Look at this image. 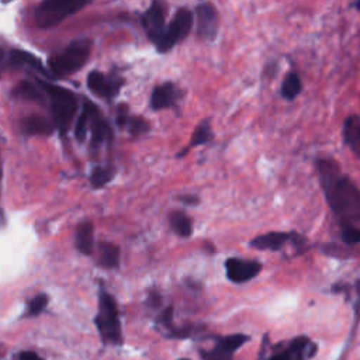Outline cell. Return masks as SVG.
Masks as SVG:
<instances>
[{
  "instance_id": "obj_1",
  "label": "cell",
  "mask_w": 360,
  "mask_h": 360,
  "mask_svg": "<svg viewBox=\"0 0 360 360\" xmlns=\"http://www.w3.org/2000/svg\"><path fill=\"white\" fill-rule=\"evenodd\" d=\"M315 167L326 204L339 225L360 226V187L330 156L316 158Z\"/></svg>"
},
{
  "instance_id": "obj_34",
  "label": "cell",
  "mask_w": 360,
  "mask_h": 360,
  "mask_svg": "<svg viewBox=\"0 0 360 360\" xmlns=\"http://www.w3.org/2000/svg\"><path fill=\"white\" fill-rule=\"evenodd\" d=\"M6 224V217H4V211L3 208L0 207V226H3Z\"/></svg>"
},
{
  "instance_id": "obj_16",
  "label": "cell",
  "mask_w": 360,
  "mask_h": 360,
  "mask_svg": "<svg viewBox=\"0 0 360 360\" xmlns=\"http://www.w3.org/2000/svg\"><path fill=\"white\" fill-rule=\"evenodd\" d=\"M179 89L172 83L166 82L153 89L150 96V107L153 110H163L173 107L179 100Z\"/></svg>"
},
{
  "instance_id": "obj_36",
  "label": "cell",
  "mask_w": 360,
  "mask_h": 360,
  "mask_svg": "<svg viewBox=\"0 0 360 360\" xmlns=\"http://www.w3.org/2000/svg\"><path fill=\"white\" fill-rule=\"evenodd\" d=\"M350 7L356 8V10L360 13V0H359V1H354V3H352V4H350Z\"/></svg>"
},
{
  "instance_id": "obj_13",
  "label": "cell",
  "mask_w": 360,
  "mask_h": 360,
  "mask_svg": "<svg viewBox=\"0 0 360 360\" xmlns=\"http://www.w3.org/2000/svg\"><path fill=\"white\" fill-rule=\"evenodd\" d=\"M121 84H122V80L120 77H110L97 70L90 72L87 76V87L90 89L91 93L100 97H105V98L114 97L115 94H118Z\"/></svg>"
},
{
  "instance_id": "obj_12",
  "label": "cell",
  "mask_w": 360,
  "mask_h": 360,
  "mask_svg": "<svg viewBox=\"0 0 360 360\" xmlns=\"http://www.w3.org/2000/svg\"><path fill=\"white\" fill-rule=\"evenodd\" d=\"M165 6L160 1H153L148 10L141 15V22L148 34V37L156 44L166 31L165 24Z\"/></svg>"
},
{
  "instance_id": "obj_28",
  "label": "cell",
  "mask_w": 360,
  "mask_h": 360,
  "mask_svg": "<svg viewBox=\"0 0 360 360\" xmlns=\"http://www.w3.org/2000/svg\"><path fill=\"white\" fill-rule=\"evenodd\" d=\"M340 239L347 246L360 243V226L340 225Z\"/></svg>"
},
{
  "instance_id": "obj_31",
  "label": "cell",
  "mask_w": 360,
  "mask_h": 360,
  "mask_svg": "<svg viewBox=\"0 0 360 360\" xmlns=\"http://www.w3.org/2000/svg\"><path fill=\"white\" fill-rule=\"evenodd\" d=\"M129 118H128V105L127 104H121L118 105L117 110V125L118 127H124L125 124H128Z\"/></svg>"
},
{
  "instance_id": "obj_6",
  "label": "cell",
  "mask_w": 360,
  "mask_h": 360,
  "mask_svg": "<svg viewBox=\"0 0 360 360\" xmlns=\"http://www.w3.org/2000/svg\"><path fill=\"white\" fill-rule=\"evenodd\" d=\"M87 4L83 0H45L35 8L34 20L39 28H51Z\"/></svg>"
},
{
  "instance_id": "obj_9",
  "label": "cell",
  "mask_w": 360,
  "mask_h": 360,
  "mask_svg": "<svg viewBox=\"0 0 360 360\" xmlns=\"http://www.w3.org/2000/svg\"><path fill=\"white\" fill-rule=\"evenodd\" d=\"M249 340L250 338L245 333L215 336L214 346L211 349H201L200 354L202 360H233V353Z\"/></svg>"
},
{
  "instance_id": "obj_35",
  "label": "cell",
  "mask_w": 360,
  "mask_h": 360,
  "mask_svg": "<svg viewBox=\"0 0 360 360\" xmlns=\"http://www.w3.org/2000/svg\"><path fill=\"white\" fill-rule=\"evenodd\" d=\"M354 290H356V292H357L359 297H360V278L356 280V283H354Z\"/></svg>"
},
{
  "instance_id": "obj_18",
  "label": "cell",
  "mask_w": 360,
  "mask_h": 360,
  "mask_svg": "<svg viewBox=\"0 0 360 360\" xmlns=\"http://www.w3.org/2000/svg\"><path fill=\"white\" fill-rule=\"evenodd\" d=\"M10 62L13 65H17V66H27L30 69H34V70L39 72L41 75H44L46 77H52L51 72L41 63V60L37 59L30 52H25V51H21V49H13L10 52Z\"/></svg>"
},
{
  "instance_id": "obj_20",
  "label": "cell",
  "mask_w": 360,
  "mask_h": 360,
  "mask_svg": "<svg viewBox=\"0 0 360 360\" xmlns=\"http://www.w3.org/2000/svg\"><path fill=\"white\" fill-rule=\"evenodd\" d=\"M21 131L25 135H48L53 131V125L49 120L39 115H30L21 121Z\"/></svg>"
},
{
  "instance_id": "obj_19",
  "label": "cell",
  "mask_w": 360,
  "mask_h": 360,
  "mask_svg": "<svg viewBox=\"0 0 360 360\" xmlns=\"http://www.w3.org/2000/svg\"><path fill=\"white\" fill-rule=\"evenodd\" d=\"M76 249L83 255H91L94 250V229L90 222H82L76 229Z\"/></svg>"
},
{
  "instance_id": "obj_32",
  "label": "cell",
  "mask_w": 360,
  "mask_h": 360,
  "mask_svg": "<svg viewBox=\"0 0 360 360\" xmlns=\"http://www.w3.org/2000/svg\"><path fill=\"white\" fill-rule=\"evenodd\" d=\"M180 200H181L184 204H187V205H195V204H198V197H197V195H183V197H180Z\"/></svg>"
},
{
  "instance_id": "obj_37",
  "label": "cell",
  "mask_w": 360,
  "mask_h": 360,
  "mask_svg": "<svg viewBox=\"0 0 360 360\" xmlns=\"http://www.w3.org/2000/svg\"><path fill=\"white\" fill-rule=\"evenodd\" d=\"M179 360H188V359H179Z\"/></svg>"
},
{
  "instance_id": "obj_26",
  "label": "cell",
  "mask_w": 360,
  "mask_h": 360,
  "mask_svg": "<svg viewBox=\"0 0 360 360\" xmlns=\"http://www.w3.org/2000/svg\"><path fill=\"white\" fill-rule=\"evenodd\" d=\"M114 176V170L110 167H94L91 174H90V183L93 187L100 188L103 186H105L107 183H110V180Z\"/></svg>"
},
{
  "instance_id": "obj_3",
  "label": "cell",
  "mask_w": 360,
  "mask_h": 360,
  "mask_svg": "<svg viewBox=\"0 0 360 360\" xmlns=\"http://www.w3.org/2000/svg\"><path fill=\"white\" fill-rule=\"evenodd\" d=\"M96 328L104 345H122V328L115 300L110 292L101 290L98 294V309L94 318Z\"/></svg>"
},
{
  "instance_id": "obj_8",
  "label": "cell",
  "mask_w": 360,
  "mask_h": 360,
  "mask_svg": "<svg viewBox=\"0 0 360 360\" xmlns=\"http://www.w3.org/2000/svg\"><path fill=\"white\" fill-rule=\"evenodd\" d=\"M193 21H194L193 11H190L187 7H181L176 13V15L170 21V24L166 27L163 37L155 44L156 49L159 52H167L177 42L183 41L191 31Z\"/></svg>"
},
{
  "instance_id": "obj_33",
  "label": "cell",
  "mask_w": 360,
  "mask_h": 360,
  "mask_svg": "<svg viewBox=\"0 0 360 360\" xmlns=\"http://www.w3.org/2000/svg\"><path fill=\"white\" fill-rule=\"evenodd\" d=\"M4 59H6V52H4V49L0 46V69H1L3 63H4Z\"/></svg>"
},
{
  "instance_id": "obj_10",
  "label": "cell",
  "mask_w": 360,
  "mask_h": 360,
  "mask_svg": "<svg viewBox=\"0 0 360 360\" xmlns=\"http://www.w3.org/2000/svg\"><path fill=\"white\" fill-rule=\"evenodd\" d=\"M224 266L226 278L235 284L248 283L257 277L263 270L262 262L245 257H228Z\"/></svg>"
},
{
  "instance_id": "obj_7",
  "label": "cell",
  "mask_w": 360,
  "mask_h": 360,
  "mask_svg": "<svg viewBox=\"0 0 360 360\" xmlns=\"http://www.w3.org/2000/svg\"><path fill=\"white\" fill-rule=\"evenodd\" d=\"M318 343L305 335L276 343L267 360H311L316 356Z\"/></svg>"
},
{
  "instance_id": "obj_23",
  "label": "cell",
  "mask_w": 360,
  "mask_h": 360,
  "mask_svg": "<svg viewBox=\"0 0 360 360\" xmlns=\"http://www.w3.org/2000/svg\"><path fill=\"white\" fill-rule=\"evenodd\" d=\"M172 229L183 236V238H188L193 233V222L190 219L188 215H186L183 211H174L170 214L169 217Z\"/></svg>"
},
{
  "instance_id": "obj_29",
  "label": "cell",
  "mask_w": 360,
  "mask_h": 360,
  "mask_svg": "<svg viewBox=\"0 0 360 360\" xmlns=\"http://www.w3.org/2000/svg\"><path fill=\"white\" fill-rule=\"evenodd\" d=\"M127 125H128L129 134L134 135V136L142 135V134L148 132L149 128H150L149 122L145 118H142V117H132V118H129Z\"/></svg>"
},
{
  "instance_id": "obj_2",
  "label": "cell",
  "mask_w": 360,
  "mask_h": 360,
  "mask_svg": "<svg viewBox=\"0 0 360 360\" xmlns=\"http://www.w3.org/2000/svg\"><path fill=\"white\" fill-rule=\"evenodd\" d=\"M38 86L49 98V107L53 118V124L60 134H65L75 117L77 101L72 91L65 87L52 84L44 79H38Z\"/></svg>"
},
{
  "instance_id": "obj_14",
  "label": "cell",
  "mask_w": 360,
  "mask_h": 360,
  "mask_svg": "<svg viewBox=\"0 0 360 360\" xmlns=\"http://www.w3.org/2000/svg\"><path fill=\"white\" fill-rule=\"evenodd\" d=\"M90 115V131H91V146H98L104 141H110L112 138V131L110 124L101 117L100 110L90 103L89 100H84L83 104Z\"/></svg>"
},
{
  "instance_id": "obj_25",
  "label": "cell",
  "mask_w": 360,
  "mask_h": 360,
  "mask_svg": "<svg viewBox=\"0 0 360 360\" xmlns=\"http://www.w3.org/2000/svg\"><path fill=\"white\" fill-rule=\"evenodd\" d=\"M49 302V297L44 292L41 294H37L34 298L30 300V302L27 304V309H25V314L24 316H28V318H32V316H37L39 314L44 312V309L46 308Z\"/></svg>"
},
{
  "instance_id": "obj_24",
  "label": "cell",
  "mask_w": 360,
  "mask_h": 360,
  "mask_svg": "<svg viewBox=\"0 0 360 360\" xmlns=\"http://www.w3.org/2000/svg\"><path fill=\"white\" fill-rule=\"evenodd\" d=\"M13 96L14 97H18V98H24V100H34V101H42L44 97H42V90L32 84L31 82L28 80H22L20 82L14 89H13Z\"/></svg>"
},
{
  "instance_id": "obj_5",
  "label": "cell",
  "mask_w": 360,
  "mask_h": 360,
  "mask_svg": "<svg viewBox=\"0 0 360 360\" xmlns=\"http://www.w3.org/2000/svg\"><path fill=\"white\" fill-rule=\"evenodd\" d=\"M249 246L256 250L269 252H281L290 246L294 250V256L302 255L309 248L305 235L295 231H270L250 239Z\"/></svg>"
},
{
  "instance_id": "obj_15",
  "label": "cell",
  "mask_w": 360,
  "mask_h": 360,
  "mask_svg": "<svg viewBox=\"0 0 360 360\" xmlns=\"http://www.w3.org/2000/svg\"><path fill=\"white\" fill-rule=\"evenodd\" d=\"M342 138L352 153L360 159V115L350 114L345 118L342 127Z\"/></svg>"
},
{
  "instance_id": "obj_27",
  "label": "cell",
  "mask_w": 360,
  "mask_h": 360,
  "mask_svg": "<svg viewBox=\"0 0 360 360\" xmlns=\"http://www.w3.org/2000/svg\"><path fill=\"white\" fill-rule=\"evenodd\" d=\"M89 128H90V115H89L87 108L83 105V110H82V112L76 121V125H75V138L79 142H83L87 135Z\"/></svg>"
},
{
  "instance_id": "obj_4",
  "label": "cell",
  "mask_w": 360,
  "mask_h": 360,
  "mask_svg": "<svg viewBox=\"0 0 360 360\" xmlns=\"http://www.w3.org/2000/svg\"><path fill=\"white\" fill-rule=\"evenodd\" d=\"M93 42L87 38L72 41L62 52L52 55L48 60V68L52 77L69 76L76 73L87 62Z\"/></svg>"
},
{
  "instance_id": "obj_11",
  "label": "cell",
  "mask_w": 360,
  "mask_h": 360,
  "mask_svg": "<svg viewBox=\"0 0 360 360\" xmlns=\"http://www.w3.org/2000/svg\"><path fill=\"white\" fill-rule=\"evenodd\" d=\"M197 35L204 41H214L219 30L218 10L212 3H200L195 7Z\"/></svg>"
},
{
  "instance_id": "obj_21",
  "label": "cell",
  "mask_w": 360,
  "mask_h": 360,
  "mask_svg": "<svg viewBox=\"0 0 360 360\" xmlns=\"http://www.w3.org/2000/svg\"><path fill=\"white\" fill-rule=\"evenodd\" d=\"M98 264L105 269H115L120 264V248L111 242H100L98 246Z\"/></svg>"
},
{
  "instance_id": "obj_17",
  "label": "cell",
  "mask_w": 360,
  "mask_h": 360,
  "mask_svg": "<svg viewBox=\"0 0 360 360\" xmlns=\"http://www.w3.org/2000/svg\"><path fill=\"white\" fill-rule=\"evenodd\" d=\"M302 80L300 73L295 69H291L285 73L281 86H280V96L287 100L292 101L302 93Z\"/></svg>"
},
{
  "instance_id": "obj_30",
  "label": "cell",
  "mask_w": 360,
  "mask_h": 360,
  "mask_svg": "<svg viewBox=\"0 0 360 360\" xmlns=\"http://www.w3.org/2000/svg\"><path fill=\"white\" fill-rule=\"evenodd\" d=\"M13 360H45L32 350H21L13 356Z\"/></svg>"
},
{
  "instance_id": "obj_22",
  "label": "cell",
  "mask_w": 360,
  "mask_h": 360,
  "mask_svg": "<svg viewBox=\"0 0 360 360\" xmlns=\"http://www.w3.org/2000/svg\"><path fill=\"white\" fill-rule=\"evenodd\" d=\"M212 136H214V134H212V129H211L210 120L201 121V122L195 127V129H194V132H193V135H191V139H190L187 148H184L183 152L179 153V156L187 153V152H188L191 148H194V146H200V145H204V143L211 142Z\"/></svg>"
}]
</instances>
